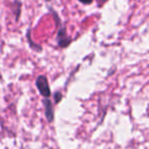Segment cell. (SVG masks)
Returning <instances> with one entry per match:
<instances>
[{
	"label": "cell",
	"mask_w": 149,
	"mask_h": 149,
	"mask_svg": "<svg viewBox=\"0 0 149 149\" xmlns=\"http://www.w3.org/2000/svg\"><path fill=\"white\" fill-rule=\"evenodd\" d=\"M36 86L43 97L49 98L51 96V90H50V86L46 76H44V74L38 76L36 79Z\"/></svg>",
	"instance_id": "6da1fadb"
},
{
	"label": "cell",
	"mask_w": 149,
	"mask_h": 149,
	"mask_svg": "<svg viewBox=\"0 0 149 149\" xmlns=\"http://www.w3.org/2000/svg\"><path fill=\"white\" fill-rule=\"evenodd\" d=\"M72 42V38L68 37L66 33V28L64 26H60L57 32V43L60 48H66Z\"/></svg>",
	"instance_id": "7a4b0ae2"
},
{
	"label": "cell",
	"mask_w": 149,
	"mask_h": 149,
	"mask_svg": "<svg viewBox=\"0 0 149 149\" xmlns=\"http://www.w3.org/2000/svg\"><path fill=\"white\" fill-rule=\"evenodd\" d=\"M43 105L45 107V116L47 118L48 123H52L54 120V109L51 100L49 98H45L43 100Z\"/></svg>",
	"instance_id": "3957f363"
},
{
	"label": "cell",
	"mask_w": 149,
	"mask_h": 149,
	"mask_svg": "<svg viewBox=\"0 0 149 149\" xmlns=\"http://www.w3.org/2000/svg\"><path fill=\"white\" fill-rule=\"evenodd\" d=\"M61 99H62L61 92H56V93L54 94V100H55V103H58Z\"/></svg>",
	"instance_id": "277c9868"
},
{
	"label": "cell",
	"mask_w": 149,
	"mask_h": 149,
	"mask_svg": "<svg viewBox=\"0 0 149 149\" xmlns=\"http://www.w3.org/2000/svg\"><path fill=\"white\" fill-rule=\"evenodd\" d=\"M80 2L81 3H83V4H91L92 3V1H93V0H79Z\"/></svg>",
	"instance_id": "5b68a950"
},
{
	"label": "cell",
	"mask_w": 149,
	"mask_h": 149,
	"mask_svg": "<svg viewBox=\"0 0 149 149\" xmlns=\"http://www.w3.org/2000/svg\"><path fill=\"white\" fill-rule=\"evenodd\" d=\"M96 1H97V4L99 5V6H101V5H103L107 0H96Z\"/></svg>",
	"instance_id": "8992f818"
}]
</instances>
